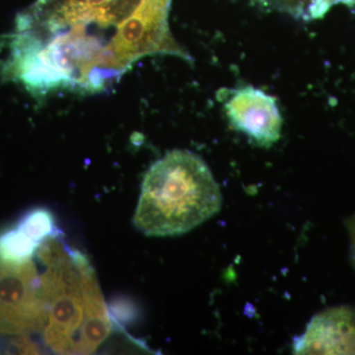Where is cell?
I'll list each match as a JSON object with an SVG mask.
<instances>
[{"label": "cell", "mask_w": 355, "mask_h": 355, "mask_svg": "<svg viewBox=\"0 0 355 355\" xmlns=\"http://www.w3.org/2000/svg\"><path fill=\"white\" fill-rule=\"evenodd\" d=\"M229 123L254 144L270 147L282 135V114L273 96L253 86L235 89L224 104Z\"/></svg>", "instance_id": "cell-5"}, {"label": "cell", "mask_w": 355, "mask_h": 355, "mask_svg": "<svg viewBox=\"0 0 355 355\" xmlns=\"http://www.w3.org/2000/svg\"><path fill=\"white\" fill-rule=\"evenodd\" d=\"M171 0H36L7 37L2 73L33 95L97 94L141 58L189 55L168 24Z\"/></svg>", "instance_id": "cell-1"}, {"label": "cell", "mask_w": 355, "mask_h": 355, "mask_svg": "<svg viewBox=\"0 0 355 355\" xmlns=\"http://www.w3.org/2000/svg\"><path fill=\"white\" fill-rule=\"evenodd\" d=\"M347 228L349 230L350 239V259L355 268V214L347 219Z\"/></svg>", "instance_id": "cell-7"}, {"label": "cell", "mask_w": 355, "mask_h": 355, "mask_svg": "<svg viewBox=\"0 0 355 355\" xmlns=\"http://www.w3.org/2000/svg\"><path fill=\"white\" fill-rule=\"evenodd\" d=\"M221 203L220 189L202 158L175 149L144 175L133 223L151 237L184 234L218 214Z\"/></svg>", "instance_id": "cell-3"}, {"label": "cell", "mask_w": 355, "mask_h": 355, "mask_svg": "<svg viewBox=\"0 0 355 355\" xmlns=\"http://www.w3.org/2000/svg\"><path fill=\"white\" fill-rule=\"evenodd\" d=\"M37 254L44 268V343L60 354H93L108 338L112 324L91 263L55 234L42 243Z\"/></svg>", "instance_id": "cell-2"}, {"label": "cell", "mask_w": 355, "mask_h": 355, "mask_svg": "<svg viewBox=\"0 0 355 355\" xmlns=\"http://www.w3.org/2000/svg\"><path fill=\"white\" fill-rule=\"evenodd\" d=\"M294 354H355V307L343 305L315 315L293 343Z\"/></svg>", "instance_id": "cell-6"}, {"label": "cell", "mask_w": 355, "mask_h": 355, "mask_svg": "<svg viewBox=\"0 0 355 355\" xmlns=\"http://www.w3.org/2000/svg\"><path fill=\"white\" fill-rule=\"evenodd\" d=\"M46 309L41 275L32 260L0 259V331L24 335L43 331Z\"/></svg>", "instance_id": "cell-4"}]
</instances>
